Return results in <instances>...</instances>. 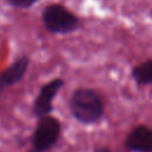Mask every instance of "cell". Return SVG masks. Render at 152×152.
Listing matches in <instances>:
<instances>
[{"instance_id":"1","label":"cell","mask_w":152,"mask_h":152,"mask_svg":"<svg viewBox=\"0 0 152 152\" xmlns=\"http://www.w3.org/2000/svg\"><path fill=\"white\" fill-rule=\"evenodd\" d=\"M69 107L72 116L77 121L87 125L97 122L103 114L102 102L93 89L81 88L75 90Z\"/></svg>"},{"instance_id":"2","label":"cell","mask_w":152,"mask_h":152,"mask_svg":"<svg viewBox=\"0 0 152 152\" xmlns=\"http://www.w3.org/2000/svg\"><path fill=\"white\" fill-rule=\"evenodd\" d=\"M45 28L51 33H69L78 27V18L59 4L46 6L42 13Z\"/></svg>"},{"instance_id":"3","label":"cell","mask_w":152,"mask_h":152,"mask_svg":"<svg viewBox=\"0 0 152 152\" xmlns=\"http://www.w3.org/2000/svg\"><path fill=\"white\" fill-rule=\"evenodd\" d=\"M59 134L61 124L56 118L50 115L39 118L32 137L33 148L38 152L48 151L57 142Z\"/></svg>"},{"instance_id":"4","label":"cell","mask_w":152,"mask_h":152,"mask_svg":"<svg viewBox=\"0 0 152 152\" xmlns=\"http://www.w3.org/2000/svg\"><path fill=\"white\" fill-rule=\"evenodd\" d=\"M63 84H64V81L62 78H55L40 88V91L38 96L36 97L33 107H32L33 114L37 118L50 115V113L52 112L53 97L56 96L58 90L63 87Z\"/></svg>"},{"instance_id":"5","label":"cell","mask_w":152,"mask_h":152,"mask_svg":"<svg viewBox=\"0 0 152 152\" xmlns=\"http://www.w3.org/2000/svg\"><path fill=\"white\" fill-rule=\"evenodd\" d=\"M28 65H30V58L24 55L17 58L11 65H8L5 70L0 72V95L7 87L18 83L24 77Z\"/></svg>"},{"instance_id":"6","label":"cell","mask_w":152,"mask_h":152,"mask_svg":"<svg viewBox=\"0 0 152 152\" xmlns=\"http://www.w3.org/2000/svg\"><path fill=\"white\" fill-rule=\"evenodd\" d=\"M125 146L133 152H152V129L147 126H137L127 135Z\"/></svg>"},{"instance_id":"7","label":"cell","mask_w":152,"mask_h":152,"mask_svg":"<svg viewBox=\"0 0 152 152\" xmlns=\"http://www.w3.org/2000/svg\"><path fill=\"white\" fill-rule=\"evenodd\" d=\"M132 76L138 84L152 83V59L138 64L132 69Z\"/></svg>"},{"instance_id":"8","label":"cell","mask_w":152,"mask_h":152,"mask_svg":"<svg viewBox=\"0 0 152 152\" xmlns=\"http://www.w3.org/2000/svg\"><path fill=\"white\" fill-rule=\"evenodd\" d=\"M10 5L14 7H20V8H28L33 6L38 0H6Z\"/></svg>"},{"instance_id":"9","label":"cell","mask_w":152,"mask_h":152,"mask_svg":"<svg viewBox=\"0 0 152 152\" xmlns=\"http://www.w3.org/2000/svg\"><path fill=\"white\" fill-rule=\"evenodd\" d=\"M94 152H110L107 147H97L94 150Z\"/></svg>"},{"instance_id":"10","label":"cell","mask_w":152,"mask_h":152,"mask_svg":"<svg viewBox=\"0 0 152 152\" xmlns=\"http://www.w3.org/2000/svg\"><path fill=\"white\" fill-rule=\"evenodd\" d=\"M27 152H38V151H36L34 148H32V150H30V151H27Z\"/></svg>"}]
</instances>
